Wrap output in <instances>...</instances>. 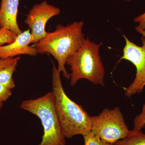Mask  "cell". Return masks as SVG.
I'll return each mask as SVG.
<instances>
[{"instance_id":"30bf717a","label":"cell","mask_w":145,"mask_h":145,"mask_svg":"<svg viewBox=\"0 0 145 145\" xmlns=\"http://www.w3.org/2000/svg\"><path fill=\"white\" fill-rule=\"evenodd\" d=\"M18 62L16 61L0 69V84L10 89L14 88L16 86L13 75L16 71Z\"/></svg>"},{"instance_id":"8992f818","label":"cell","mask_w":145,"mask_h":145,"mask_svg":"<svg viewBox=\"0 0 145 145\" xmlns=\"http://www.w3.org/2000/svg\"><path fill=\"white\" fill-rule=\"evenodd\" d=\"M125 41L123 55L119 61L126 60L135 65L136 72L135 79L127 87L125 88V95L130 98L142 92L145 86V37L141 38L142 45L139 46L123 35Z\"/></svg>"},{"instance_id":"7c38bea8","label":"cell","mask_w":145,"mask_h":145,"mask_svg":"<svg viewBox=\"0 0 145 145\" xmlns=\"http://www.w3.org/2000/svg\"><path fill=\"white\" fill-rule=\"evenodd\" d=\"M84 145H114L103 141L99 136L92 131L83 135Z\"/></svg>"},{"instance_id":"e0dca14e","label":"cell","mask_w":145,"mask_h":145,"mask_svg":"<svg viewBox=\"0 0 145 145\" xmlns=\"http://www.w3.org/2000/svg\"><path fill=\"white\" fill-rule=\"evenodd\" d=\"M20 59V57H13L7 59H0V69L14 62L19 61Z\"/></svg>"},{"instance_id":"5b68a950","label":"cell","mask_w":145,"mask_h":145,"mask_svg":"<svg viewBox=\"0 0 145 145\" xmlns=\"http://www.w3.org/2000/svg\"><path fill=\"white\" fill-rule=\"evenodd\" d=\"M91 131L105 142L114 144L127 136L130 130L120 108H105L97 116H91Z\"/></svg>"},{"instance_id":"9a60e30c","label":"cell","mask_w":145,"mask_h":145,"mask_svg":"<svg viewBox=\"0 0 145 145\" xmlns=\"http://www.w3.org/2000/svg\"><path fill=\"white\" fill-rule=\"evenodd\" d=\"M11 89L0 84V102L6 101L11 96Z\"/></svg>"},{"instance_id":"277c9868","label":"cell","mask_w":145,"mask_h":145,"mask_svg":"<svg viewBox=\"0 0 145 145\" xmlns=\"http://www.w3.org/2000/svg\"><path fill=\"white\" fill-rule=\"evenodd\" d=\"M20 107L36 115L41 121L44 134L39 145H65V137L57 115L52 92L38 99L23 101Z\"/></svg>"},{"instance_id":"3957f363","label":"cell","mask_w":145,"mask_h":145,"mask_svg":"<svg viewBox=\"0 0 145 145\" xmlns=\"http://www.w3.org/2000/svg\"><path fill=\"white\" fill-rule=\"evenodd\" d=\"M101 44L86 38L80 48L68 58L66 64L71 71V86H75L79 80L86 79L93 84L105 86V68L99 54Z\"/></svg>"},{"instance_id":"5bb4252c","label":"cell","mask_w":145,"mask_h":145,"mask_svg":"<svg viewBox=\"0 0 145 145\" xmlns=\"http://www.w3.org/2000/svg\"><path fill=\"white\" fill-rule=\"evenodd\" d=\"M145 127V103L143 105L142 111L133 120V129L142 131Z\"/></svg>"},{"instance_id":"52a82bcc","label":"cell","mask_w":145,"mask_h":145,"mask_svg":"<svg viewBox=\"0 0 145 145\" xmlns=\"http://www.w3.org/2000/svg\"><path fill=\"white\" fill-rule=\"evenodd\" d=\"M61 13L59 8L50 4L46 1L34 5L29 11L24 20L29 27L32 43L36 44L46 35V26L50 19Z\"/></svg>"},{"instance_id":"ba28073f","label":"cell","mask_w":145,"mask_h":145,"mask_svg":"<svg viewBox=\"0 0 145 145\" xmlns=\"http://www.w3.org/2000/svg\"><path fill=\"white\" fill-rule=\"evenodd\" d=\"M32 37L30 29L22 31L10 44L0 46V59L13 58L22 54L35 56L38 54L34 47L30 46Z\"/></svg>"},{"instance_id":"2e32d148","label":"cell","mask_w":145,"mask_h":145,"mask_svg":"<svg viewBox=\"0 0 145 145\" xmlns=\"http://www.w3.org/2000/svg\"><path fill=\"white\" fill-rule=\"evenodd\" d=\"M134 22L138 24L136 29H139L145 31V12L134 19Z\"/></svg>"},{"instance_id":"9c48e42d","label":"cell","mask_w":145,"mask_h":145,"mask_svg":"<svg viewBox=\"0 0 145 145\" xmlns=\"http://www.w3.org/2000/svg\"><path fill=\"white\" fill-rule=\"evenodd\" d=\"M20 0H1L0 26L10 30L16 36L22 33L17 21Z\"/></svg>"},{"instance_id":"d6986e66","label":"cell","mask_w":145,"mask_h":145,"mask_svg":"<svg viewBox=\"0 0 145 145\" xmlns=\"http://www.w3.org/2000/svg\"><path fill=\"white\" fill-rule=\"evenodd\" d=\"M3 106V103L2 102H0V109Z\"/></svg>"},{"instance_id":"8fae6325","label":"cell","mask_w":145,"mask_h":145,"mask_svg":"<svg viewBox=\"0 0 145 145\" xmlns=\"http://www.w3.org/2000/svg\"><path fill=\"white\" fill-rule=\"evenodd\" d=\"M114 145H145V134L142 131H130L127 136L115 142Z\"/></svg>"},{"instance_id":"44dd1931","label":"cell","mask_w":145,"mask_h":145,"mask_svg":"<svg viewBox=\"0 0 145 145\" xmlns=\"http://www.w3.org/2000/svg\"><path fill=\"white\" fill-rule=\"evenodd\" d=\"M1 28V26H0V29Z\"/></svg>"},{"instance_id":"ac0fdd59","label":"cell","mask_w":145,"mask_h":145,"mask_svg":"<svg viewBox=\"0 0 145 145\" xmlns=\"http://www.w3.org/2000/svg\"><path fill=\"white\" fill-rule=\"evenodd\" d=\"M135 29H136V31H137V32L140 33L142 36H145V31L142 30V29H139L135 28Z\"/></svg>"},{"instance_id":"6da1fadb","label":"cell","mask_w":145,"mask_h":145,"mask_svg":"<svg viewBox=\"0 0 145 145\" xmlns=\"http://www.w3.org/2000/svg\"><path fill=\"white\" fill-rule=\"evenodd\" d=\"M84 25L82 21L65 26L58 25L54 31L47 32L44 37L33 45L38 54L52 55L58 63V70L67 79L70 78L65 68L68 58L80 48L86 39L82 32Z\"/></svg>"},{"instance_id":"7a4b0ae2","label":"cell","mask_w":145,"mask_h":145,"mask_svg":"<svg viewBox=\"0 0 145 145\" xmlns=\"http://www.w3.org/2000/svg\"><path fill=\"white\" fill-rule=\"evenodd\" d=\"M61 73L53 64L52 93L57 115L65 138L84 135L91 131V116L80 105L69 98L64 90Z\"/></svg>"},{"instance_id":"4fadbf2b","label":"cell","mask_w":145,"mask_h":145,"mask_svg":"<svg viewBox=\"0 0 145 145\" xmlns=\"http://www.w3.org/2000/svg\"><path fill=\"white\" fill-rule=\"evenodd\" d=\"M17 36L5 28L0 29V46L8 44L15 40Z\"/></svg>"},{"instance_id":"ffe728a7","label":"cell","mask_w":145,"mask_h":145,"mask_svg":"<svg viewBox=\"0 0 145 145\" xmlns=\"http://www.w3.org/2000/svg\"><path fill=\"white\" fill-rule=\"evenodd\" d=\"M125 1H132V0H125Z\"/></svg>"}]
</instances>
